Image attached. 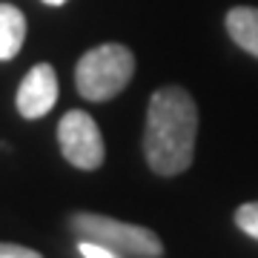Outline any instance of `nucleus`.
I'll use <instances>...</instances> for the list:
<instances>
[{"mask_svg":"<svg viewBox=\"0 0 258 258\" xmlns=\"http://www.w3.org/2000/svg\"><path fill=\"white\" fill-rule=\"evenodd\" d=\"M78 252L83 258H118V252H112V249L101 247V244H95V241H81L78 244Z\"/></svg>","mask_w":258,"mask_h":258,"instance_id":"obj_9","label":"nucleus"},{"mask_svg":"<svg viewBox=\"0 0 258 258\" xmlns=\"http://www.w3.org/2000/svg\"><path fill=\"white\" fill-rule=\"evenodd\" d=\"M198 135V109L186 89L164 86L149 98L144 152L158 175H181L189 169Z\"/></svg>","mask_w":258,"mask_h":258,"instance_id":"obj_1","label":"nucleus"},{"mask_svg":"<svg viewBox=\"0 0 258 258\" xmlns=\"http://www.w3.org/2000/svg\"><path fill=\"white\" fill-rule=\"evenodd\" d=\"M0 258H43V255L29 247H20V244H3L0 241Z\"/></svg>","mask_w":258,"mask_h":258,"instance_id":"obj_10","label":"nucleus"},{"mask_svg":"<svg viewBox=\"0 0 258 258\" xmlns=\"http://www.w3.org/2000/svg\"><path fill=\"white\" fill-rule=\"evenodd\" d=\"M135 55L120 43H101L78 60L75 83L86 101H109L132 81Z\"/></svg>","mask_w":258,"mask_h":258,"instance_id":"obj_2","label":"nucleus"},{"mask_svg":"<svg viewBox=\"0 0 258 258\" xmlns=\"http://www.w3.org/2000/svg\"><path fill=\"white\" fill-rule=\"evenodd\" d=\"M72 232L81 241H95L101 247L118 252V255H132V258H161L164 244L152 230L138 227V224H123L106 215H92L81 212L69 221Z\"/></svg>","mask_w":258,"mask_h":258,"instance_id":"obj_3","label":"nucleus"},{"mask_svg":"<svg viewBox=\"0 0 258 258\" xmlns=\"http://www.w3.org/2000/svg\"><path fill=\"white\" fill-rule=\"evenodd\" d=\"M26 18L12 3H0V60H12L23 46Z\"/></svg>","mask_w":258,"mask_h":258,"instance_id":"obj_6","label":"nucleus"},{"mask_svg":"<svg viewBox=\"0 0 258 258\" xmlns=\"http://www.w3.org/2000/svg\"><path fill=\"white\" fill-rule=\"evenodd\" d=\"M57 144L60 152L78 169H98L103 164V138L101 129L86 112L72 109L57 123Z\"/></svg>","mask_w":258,"mask_h":258,"instance_id":"obj_4","label":"nucleus"},{"mask_svg":"<svg viewBox=\"0 0 258 258\" xmlns=\"http://www.w3.org/2000/svg\"><path fill=\"white\" fill-rule=\"evenodd\" d=\"M57 101V78L49 63H37L18 86V112L23 118H43Z\"/></svg>","mask_w":258,"mask_h":258,"instance_id":"obj_5","label":"nucleus"},{"mask_svg":"<svg viewBox=\"0 0 258 258\" xmlns=\"http://www.w3.org/2000/svg\"><path fill=\"white\" fill-rule=\"evenodd\" d=\"M235 224L238 230H244L247 235L258 238V201L255 204H241L235 210Z\"/></svg>","mask_w":258,"mask_h":258,"instance_id":"obj_8","label":"nucleus"},{"mask_svg":"<svg viewBox=\"0 0 258 258\" xmlns=\"http://www.w3.org/2000/svg\"><path fill=\"white\" fill-rule=\"evenodd\" d=\"M43 3H49V6H60V3H66V0H43Z\"/></svg>","mask_w":258,"mask_h":258,"instance_id":"obj_11","label":"nucleus"},{"mask_svg":"<svg viewBox=\"0 0 258 258\" xmlns=\"http://www.w3.org/2000/svg\"><path fill=\"white\" fill-rule=\"evenodd\" d=\"M227 32L244 52L258 57V9L238 6L227 15Z\"/></svg>","mask_w":258,"mask_h":258,"instance_id":"obj_7","label":"nucleus"}]
</instances>
